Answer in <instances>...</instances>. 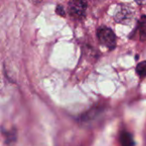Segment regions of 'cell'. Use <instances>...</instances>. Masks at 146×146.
I'll return each mask as SVG.
<instances>
[{
    "mask_svg": "<svg viewBox=\"0 0 146 146\" xmlns=\"http://www.w3.org/2000/svg\"><path fill=\"white\" fill-rule=\"evenodd\" d=\"M98 38L101 44L110 50H113L116 45V36L109 27H100L98 30Z\"/></svg>",
    "mask_w": 146,
    "mask_h": 146,
    "instance_id": "1",
    "label": "cell"
},
{
    "mask_svg": "<svg viewBox=\"0 0 146 146\" xmlns=\"http://www.w3.org/2000/svg\"><path fill=\"white\" fill-rule=\"evenodd\" d=\"M86 9V3L82 1H73L69 3L68 10L72 16L81 18L85 15Z\"/></svg>",
    "mask_w": 146,
    "mask_h": 146,
    "instance_id": "2",
    "label": "cell"
},
{
    "mask_svg": "<svg viewBox=\"0 0 146 146\" xmlns=\"http://www.w3.org/2000/svg\"><path fill=\"white\" fill-rule=\"evenodd\" d=\"M120 142L121 146H134V140L133 136L128 132H121L120 135Z\"/></svg>",
    "mask_w": 146,
    "mask_h": 146,
    "instance_id": "3",
    "label": "cell"
},
{
    "mask_svg": "<svg viewBox=\"0 0 146 146\" xmlns=\"http://www.w3.org/2000/svg\"><path fill=\"white\" fill-rule=\"evenodd\" d=\"M138 27H139V38L141 41H145L146 39V15H143L139 19Z\"/></svg>",
    "mask_w": 146,
    "mask_h": 146,
    "instance_id": "4",
    "label": "cell"
},
{
    "mask_svg": "<svg viewBox=\"0 0 146 146\" xmlns=\"http://www.w3.org/2000/svg\"><path fill=\"white\" fill-rule=\"evenodd\" d=\"M136 72L140 78H144L146 76V61L139 62L136 68Z\"/></svg>",
    "mask_w": 146,
    "mask_h": 146,
    "instance_id": "5",
    "label": "cell"
},
{
    "mask_svg": "<svg viewBox=\"0 0 146 146\" xmlns=\"http://www.w3.org/2000/svg\"><path fill=\"white\" fill-rule=\"evenodd\" d=\"M56 13H57L59 15H62V16H64V15H65V10H64V8H63V6H62V5H58V6L56 7Z\"/></svg>",
    "mask_w": 146,
    "mask_h": 146,
    "instance_id": "6",
    "label": "cell"
}]
</instances>
